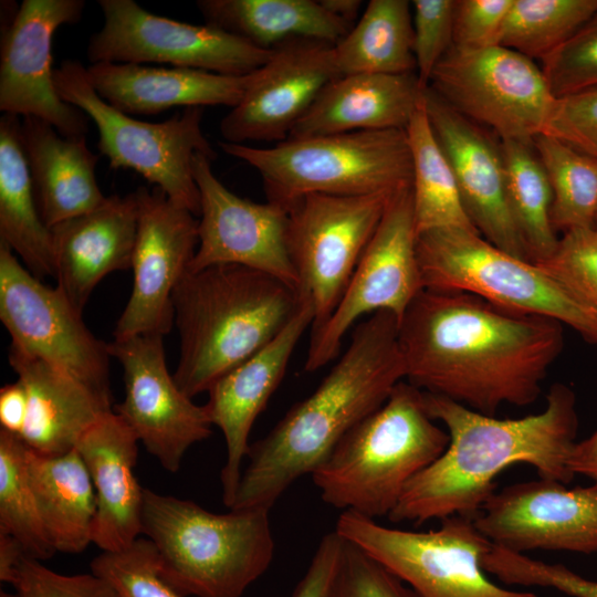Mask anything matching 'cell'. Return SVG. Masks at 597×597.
Returning <instances> with one entry per match:
<instances>
[{"label":"cell","mask_w":597,"mask_h":597,"mask_svg":"<svg viewBox=\"0 0 597 597\" xmlns=\"http://www.w3.org/2000/svg\"><path fill=\"white\" fill-rule=\"evenodd\" d=\"M597 11V0H513L496 44L543 60Z\"/></svg>","instance_id":"8d00e7d4"},{"label":"cell","mask_w":597,"mask_h":597,"mask_svg":"<svg viewBox=\"0 0 597 597\" xmlns=\"http://www.w3.org/2000/svg\"><path fill=\"white\" fill-rule=\"evenodd\" d=\"M594 229L597 230V216H596V219H595Z\"/></svg>","instance_id":"11a10c76"},{"label":"cell","mask_w":597,"mask_h":597,"mask_svg":"<svg viewBox=\"0 0 597 597\" xmlns=\"http://www.w3.org/2000/svg\"><path fill=\"white\" fill-rule=\"evenodd\" d=\"M411 187L394 193L363 252L339 303L324 326L311 335L304 369L315 371L335 359L356 321L379 311L400 322L423 290L417 258Z\"/></svg>","instance_id":"9a60e30c"},{"label":"cell","mask_w":597,"mask_h":597,"mask_svg":"<svg viewBox=\"0 0 597 597\" xmlns=\"http://www.w3.org/2000/svg\"><path fill=\"white\" fill-rule=\"evenodd\" d=\"M568 463L574 475H584L597 484V430L575 443Z\"/></svg>","instance_id":"f907efd6"},{"label":"cell","mask_w":597,"mask_h":597,"mask_svg":"<svg viewBox=\"0 0 597 597\" xmlns=\"http://www.w3.org/2000/svg\"><path fill=\"white\" fill-rule=\"evenodd\" d=\"M28 395L23 385L17 380L0 389L1 429L20 437L28 416Z\"/></svg>","instance_id":"681fc988"},{"label":"cell","mask_w":597,"mask_h":597,"mask_svg":"<svg viewBox=\"0 0 597 597\" xmlns=\"http://www.w3.org/2000/svg\"><path fill=\"white\" fill-rule=\"evenodd\" d=\"M91 572L118 597H182L160 576L156 549L144 536L125 549L102 552L91 562Z\"/></svg>","instance_id":"f35d334b"},{"label":"cell","mask_w":597,"mask_h":597,"mask_svg":"<svg viewBox=\"0 0 597 597\" xmlns=\"http://www.w3.org/2000/svg\"><path fill=\"white\" fill-rule=\"evenodd\" d=\"M0 320L10 348L67 373L112 400L108 344L57 289L45 285L0 241Z\"/></svg>","instance_id":"7c38bea8"},{"label":"cell","mask_w":597,"mask_h":597,"mask_svg":"<svg viewBox=\"0 0 597 597\" xmlns=\"http://www.w3.org/2000/svg\"><path fill=\"white\" fill-rule=\"evenodd\" d=\"M138 228L132 260L133 290L114 336L166 335L175 324L172 294L198 247L199 220L158 187L137 189Z\"/></svg>","instance_id":"ac0fdd59"},{"label":"cell","mask_w":597,"mask_h":597,"mask_svg":"<svg viewBox=\"0 0 597 597\" xmlns=\"http://www.w3.org/2000/svg\"><path fill=\"white\" fill-rule=\"evenodd\" d=\"M197 7L207 24L266 50L296 39L334 45L352 28L320 0H199Z\"/></svg>","instance_id":"1f68e13d"},{"label":"cell","mask_w":597,"mask_h":597,"mask_svg":"<svg viewBox=\"0 0 597 597\" xmlns=\"http://www.w3.org/2000/svg\"><path fill=\"white\" fill-rule=\"evenodd\" d=\"M471 122L488 125L502 140L533 144L545 133L556 97L532 59L502 45L451 46L429 85Z\"/></svg>","instance_id":"8fae6325"},{"label":"cell","mask_w":597,"mask_h":597,"mask_svg":"<svg viewBox=\"0 0 597 597\" xmlns=\"http://www.w3.org/2000/svg\"><path fill=\"white\" fill-rule=\"evenodd\" d=\"M320 2L331 14L352 27L363 3L360 0H320Z\"/></svg>","instance_id":"f5cc1de1"},{"label":"cell","mask_w":597,"mask_h":597,"mask_svg":"<svg viewBox=\"0 0 597 597\" xmlns=\"http://www.w3.org/2000/svg\"><path fill=\"white\" fill-rule=\"evenodd\" d=\"M392 195L312 193L289 208V254L300 291L314 305L311 335L339 303Z\"/></svg>","instance_id":"4fadbf2b"},{"label":"cell","mask_w":597,"mask_h":597,"mask_svg":"<svg viewBox=\"0 0 597 597\" xmlns=\"http://www.w3.org/2000/svg\"><path fill=\"white\" fill-rule=\"evenodd\" d=\"M510 209L530 260L549 258L559 237L551 220L553 192L533 144L502 140Z\"/></svg>","instance_id":"e575fe53"},{"label":"cell","mask_w":597,"mask_h":597,"mask_svg":"<svg viewBox=\"0 0 597 597\" xmlns=\"http://www.w3.org/2000/svg\"><path fill=\"white\" fill-rule=\"evenodd\" d=\"M87 77L97 94L116 109L130 115H154L172 107L223 105L235 107L254 78L197 69L133 63H93Z\"/></svg>","instance_id":"484cf974"},{"label":"cell","mask_w":597,"mask_h":597,"mask_svg":"<svg viewBox=\"0 0 597 597\" xmlns=\"http://www.w3.org/2000/svg\"><path fill=\"white\" fill-rule=\"evenodd\" d=\"M313 320L314 305L306 294L294 317L268 345L221 376L207 391L205 406L210 421L220 429L226 442L220 479L223 503L229 509L241 479L242 461L250 451L251 429L282 381L290 358Z\"/></svg>","instance_id":"603a6c76"},{"label":"cell","mask_w":597,"mask_h":597,"mask_svg":"<svg viewBox=\"0 0 597 597\" xmlns=\"http://www.w3.org/2000/svg\"><path fill=\"white\" fill-rule=\"evenodd\" d=\"M270 510L219 514L144 489L142 536L156 549L160 576L180 596L241 597L273 561Z\"/></svg>","instance_id":"5b68a950"},{"label":"cell","mask_w":597,"mask_h":597,"mask_svg":"<svg viewBox=\"0 0 597 597\" xmlns=\"http://www.w3.org/2000/svg\"><path fill=\"white\" fill-rule=\"evenodd\" d=\"M536 264L597 314V230L564 232L554 253Z\"/></svg>","instance_id":"ab89813d"},{"label":"cell","mask_w":597,"mask_h":597,"mask_svg":"<svg viewBox=\"0 0 597 597\" xmlns=\"http://www.w3.org/2000/svg\"><path fill=\"white\" fill-rule=\"evenodd\" d=\"M0 597H20V596H19L17 593L11 594V593L1 590V591H0Z\"/></svg>","instance_id":"db71d44e"},{"label":"cell","mask_w":597,"mask_h":597,"mask_svg":"<svg viewBox=\"0 0 597 597\" xmlns=\"http://www.w3.org/2000/svg\"><path fill=\"white\" fill-rule=\"evenodd\" d=\"M334 531L386 566L418 597H537L489 577L482 558L492 542L471 517L453 515L436 530L417 532L344 511Z\"/></svg>","instance_id":"30bf717a"},{"label":"cell","mask_w":597,"mask_h":597,"mask_svg":"<svg viewBox=\"0 0 597 597\" xmlns=\"http://www.w3.org/2000/svg\"><path fill=\"white\" fill-rule=\"evenodd\" d=\"M339 76L415 73L413 24L407 0H371L348 33L333 45Z\"/></svg>","instance_id":"d6a6232c"},{"label":"cell","mask_w":597,"mask_h":597,"mask_svg":"<svg viewBox=\"0 0 597 597\" xmlns=\"http://www.w3.org/2000/svg\"><path fill=\"white\" fill-rule=\"evenodd\" d=\"M103 27L87 45L90 62L164 63L226 75L262 67L274 50L255 46L210 24L154 14L133 0H98Z\"/></svg>","instance_id":"5bb4252c"},{"label":"cell","mask_w":597,"mask_h":597,"mask_svg":"<svg viewBox=\"0 0 597 597\" xmlns=\"http://www.w3.org/2000/svg\"><path fill=\"white\" fill-rule=\"evenodd\" d=\"M138 216L136 189L51 228L56 287L80 312L106 275L132 268Z\"/></svg>","instance_id":"cb8c5ba5"},{"label":"cell","mask_w":597,"mask_h":597,"mask_svg":"<svg viewBox=\"0 0 597 597\" xmlns=\"http://www.w3.org/2000/svg\"><path fill=\"white\" fill-rule=\"evenodd\" d=\"M83 0H23L6 20L0 45V109L36 117L62 136L83 137L88 116L59 95L52 67V39L82 18Z\"/></svg>","instance_id":"e0dca14e"},{"label":"cell","mask_w":597,"mask_h":597,"mask_svg":"<svg viewBox=\"0 0 597 597\" xmlns=\"http://www.w3.org/2000/svg\"><path fill=\"white\" fill-rule=\"evenodd\" d=\"M425 90L417 73L341 75L322 90L287 138L406 129Z\"/></svg>","instance_id":"4316f807"},{"label":"cell","mask_w":597,"mask_h":597,"mask_svg":"<svg viewBox=\"0 0 597 597\" xmlns=\"http://www.w3.org/2000/svg\"><path fill=\"white\" fill-rule=\"evenodd\" d=\"M534 149L547 174L553 201L551 220L556 232L594 228L597 216V158L541 134Z\"/></svg>","instance_id":"d590c367"},{"label":"cell","mask_w":597,"mask_h":597,"mask_svg":"<svg viewBox=\"0 0 597 597\" xmlns=\"http://www.w3.org/2000/svg\"><path fill=\"white\" fill-rule=\"evenodd\" d=\"M413 54L420 84L428 87L432 72L453 45L454 0H413Z\"/></svg>","instance_id":"7bdbcfd3"},{"label":"cell","mask_w":597,"mask_h":597,"mask_svg":"<svg viewBox=\"0 0 597 597\" xmlns=\"http://www.w3.org/2000/svg\"><path fill=\"white\" fill-rule=\"evenodd\" d=\"M417 258L423 289L463 292L500 308L553 318L597 345V314L536 263L514 256L476 230L420 233Z\"/></svg>","instance_id":"ba28073f"},{"label":"cell","mask_w":597,"mask_h":597,"mask_svg":"<svg viewBox=\"0 0 597 597\" xmlns=\"http://www.w3.org/2000/svg\"><path fill=\"white\" fill-rule=\"evenodd\" d=\"M398 339L408 383L488 416L533 404L564 347L553 318L426 289L401 317Z\"/></svg>","instance_id":"6da1fadb"},{"label":"cell","mask_w":597,"mask_h":597,"mask_svg":"<svg viewBox=\"0 0 597 597\" xmlns=\"http://www.w3.org/2000/svg\"><path fill=\"white\" fill-rule=\"evenodd\" d=\"M138 438L114 410L100 418L80 439V452L96 495L92 543L117 552L142 536L144 489L135 475Z\"/></svg>","instance_id":"d4e9b609"},{"label":"cell","mask_w":597,"mask_h":597,"mask_svg":"<svg viewBox=\"0 0 597 597\" xmlns=\"http://www.w3.org/2000/svg\"><path fill=\"white\" fill-rule=\"evenodd\" d=\"M273 50L242 101L222 118L223 142L285 140L322 90L339 76L333 44L296 39Z\"/></svg>","instance_id":"44dd1931"},{"label":"cell","mask_w":597,"mask_h":597,"mask_svg":"<svg viewBox=\"0 0 597 597\" xmlns=\"http://www.w3.org/2000/svg\"><path fill=\"white\" fill-rule=\"evenodd\" d=\"M0 532L13 536L28 557L44 561L55 553L45 533L28 469V446L0 430Z\"/></svg>","instance_id":"74e56055"},{"label":"cell","mask_w":597,"mask_h":597,"mask_svg":"<svg viewBox=\"0 0 597 597\" xmlns=\"http://www.w3.org/2000/svg\"><path fill=\"white\" fill-rule=\"evenodd\" d=\"M555 97L597 85V11L562 46L542 60Z\"/></svg>","instance_id":"b9f144b4"},{"label":"cell","mask_w":597,"mask_h":597,"mask_svg":"<svg viewBox=\"0 0 597 597\" xmlns=\"http://www.w3.org/2000/svg\"><path fill=\"white\" fill-rule=\"evenodd\" d=\"M422 395L429 416L444 425L449 444L406 485L388 515L391 522L474 519L494 493L496 476L516 463L565 484L575 476L568 462L578 417L575 392L567 385L553 384L545 408L517 419H498L439 395Z\"/></svg>","instance_id":"7a4b0ae2"},{"label":"cell","mask_w":597,"mask_h":597,"mask_svg":"<svg viewBox=\"0 0 597 597\" xmlns=\"http://www.w3.org/2000/svg\"><path fill=\"white\" fill-rule=\"evenodd\" d=\"M512 3L513 0L455 1L453 46L472 50L496 45Z\"/></svg>","instance_id":"7dc6e473"},{"label":"cell","mask_w":597,"mask_h":597,"mask_svg":"<svg viewBox=\"0 0 597 597\" xmlns=\"http://www.w3.org/2000/svg\"><path fill=\"white\" fill-rule=\"evenodd\" d=\"M24 557L28 556L21 544L13 536L0 532V580L2 583H12Z\"/></svg>","instance_id":"816d5d0a"},{"label":"cell","mask_w":597,"mask_h":597,"mask_svg":"<svg viewBox=\"0 0 597 597\" xmlns=\"http://www.w3.org/2000/svg\"><path fill=\"white\" fill-rule=\"evenodd\" d=\"M63 101L83 111L98 132L97 148L113 169H133L176 205L200 214V193L192 174L197 154L216 158L201 123L203 108L188 107L167 121L149 123L105 102L91 85L86 67L64 60L54 70Z\"/></svg>","instance_id":"9c48e42d"},{"label":"cell","mask_w":597,"mask_h":597,"mask_svg":"<svg viewBox=\"0 0 597 597\" xmlns=\"http://www.w3.org/2000/svg\"><path fill=\"white\" fill-rule=\"evenodd\" d=\"M474 517L494 545L515 553L535 549L597 552V484L569 489L542 479L494 492Z\"/></svg>","instance_id":"ffe728a7"},{"label":"cell","mask_w":597,"mask_h":597,"mask_svg":"<svg viewBox=\"0 0 597 597\" xmlns=\"http://www.w3.org/2000/svg\"><path fill=\"white\" fill-rule=\"evenodd\" d=\"M406 133L412 164L411 192L417 235L446 228L476 230L464 209L451 165L432 129L425 95Z\"/></svg>","instance_id":"836d02e7"},{"label":"cell","mask_w":597,"mask_h":597,"mask_svg":"<svg viewBox=\"0 0 597 597\" xmlns=\"http://www.w3.org/2000/svg\"><path fill=\"white\" fill-rule=\"evenodd\" d=\"M0 241L38 279L54 276L53 234L43 221L21 142V117L0 118Z\"/></svg>","instance_id":"f546056e"},{"label":"cell","mask_w":597,"mask_h":597,"mask_svg":"<svg viewBox=\"0 0 597 597\" xmlns=\"http://www.w3.org/2000/svg\"><path fill=\"white\" fill-rule=\"evenodd\" d=\"M253 167L268 201L289 208L304 196L392 195L411 187L406 129H381L287 138L271 147L219 142Z\"/></svg>","instance_id":"52a82bcc"},{"label":"cell","mask_w":597,"mask_h":597,"mask_svg":"<svg viewBox=\"0 0 597 597\" xmlns=\"http://www.w3.org/2000/svg\"><path fill=\"white\" fill-rule=\"evenodd\" d=\"M344 544L335 531L321 540L292 597H333Z\"/></svg>","instance_id":"c3c4849f"},{"label":"cell","mask_w":597,"mask_h":597,"mask_svg":"<svg viewBox=\"0 0 597 597\" xmlns=\"http://www.w3.org/2000/svg\"><path fill=\"white\" fill-rule=\"evenodd\" d=\"M20 597H118L113 587L93 574L63 575L24 557L11 583Z\"/></svg>","instance_id":"bcb514c9"},{"label":"cell","mask_w":597,"mask_h":597,"mask_svg":"<svg viewBox=\"0 0 597 597\" xmlns=\"http://www.w3.org/2000/svg\"><path fill=\"white\" fill-rule=\"evenodd\" d=\"M21 142L41 217L49 228L90 212L107 199L96 179L98 156L86 136L65 137L36 118H21Z\"/></svg>","instance_id":"f1b7e54d"},{"label":"cell","mask_w":597,"mask_h":597,"mask_svg":"<svg viewBox=\"0 0 597 597\" xmlns=\"http://www.w3.org/2000/svg\"><path fill=\"white\" fill-rule=\"evenodd\" d=\"M448 444L447 430L427 412L422 390L401 380L311 476L326 504L375 520L391 513L409 481Z\"/></svg>","instance_id":"8992f818"},{"label":"cell","mask_w":597,"mask_h":597,"mask_svg":"<svg viewBox=\"0 0 597 597\" xmlns=\"http://www.w3.org/2000/svg\"><path fill=\"white\" fill-rule=\"evenodd\" d=\"M544 134L597 158V85L556 97Z\"/></svg>","instance_id":"f6af8a7d"},{"label":"cell","mask_w":597,"mask_h":597,"mask_svg":"<svg viewBox=\"0 0 597 597\" xmlns=\"http://www.w3.org/2000/svg\"><path fill=\"white\" fill-rule=\"evenodd\" d=\"M482 566L505 584L553 588L570 597H597V582L562 564L537 561L493 543L482 558Z\"/></svg>","instance_id":"60d3db41"},{"label":"cell","mask_w":597,"mask_h":597,"mask_svg":"<svg viewBox=\"0 0 597 597\" xmlns=\"http://www.w3.org/2000/svg\"><path fill=\"white\" fill-rule=\"evenodd\" d=\"M108 350L125 384L124 400L113 410L165 470L177 472L189 448L211 436L206 406L195 404L169 373L164 335L115 337Z\"/></svg>","instance_id":"2e32d148"},{"label":"cell","mask_w":597,"mask_h":597,"mask_svg":"<svg viewBox=\"0 0 597 597\" xmlns=\"http://www.w3.org/2000/svg\"><path fill=\"white\" fill-rule=\"evenodd\" d=\"M214 158L197 154L192 174L200 193L198 247L189 270L238 264L300 290L287 250L289 210L254 202L229 190L213 174Z\"/></svg>","instance_id":"d6986e66"},{"label":"cell","mask_w":597,"mask_h":597,"mask_svg":"<svg viewBox=\"0 0 597 597\" xmlns=\"http://www.w3.org/2000/svg\"><path fill=\"white\" fill-rule=\"evenodd\" d=\"M425 105L474 228L503 251L531 261L510 209L501 146L429 86Z\"/></svg>","instance_id":"7402d4cb"},{"label":"cell","mask_w":597,"mask_h":597,"mask_svg":"<svg viewBox=\"0 0 597 597\" xmlns=\"http://www.w3.org/2000/svg\"><path fill=\"white\" fill-rule=\"evenodd\" d=\"M9 363L28 395V416L20 434L34 452L64 454L105 413L112 400L67 373L10 348Z\"/></svg>","instance_id":"83f0119b"},{"label":"cell","mask_w":597,"mask_h":597,"mask_svg":"<svg viewBox=\"0 0 597 597\" xmlns=\"http://www.w3.org/2000/svg\"><path fill=\"white\" fill-rule=\"evenodd\" d=\"M28 469L39 513L55 552L85 551L92 543L96 495L77 449L45 455L28 447Z\"/></svg>","instance_id":"4dcf8cb0"},{"label":"cell","mask_w":597,"mask_h":597,"mask_svg":"<svg viewBox=\"0 0 597 597\" xmlns=\"http://www.w3.org/2000/svg\"><path fill=\"white\" fill-rule=\"evenodd\" d=\"M399 322L379 311L359 323L316 389L251 444L230 509H271L300 478L312 474L343 437L377 410L404 378Z\"/></svg>","instance_id":"3957f363"},{"label":"cell","mask_w":597,"mask_h":597,"mask_svg":"<svg viewBox=\"0 0 597 597\" xmlns=\"http://www.w3.org/2000/svg\"><path fill=\"white\" fill-rule=\"evenodd\" d=\"M333 597H418V595L381 563L345 541Z\"/></svg>","instance_id":"ee69618b"},{"label":"cell","mask_w":597,"mask_h":597,"mask_svg":"<svg viewBox=\"0 0 597 597\" xmlns=\"http://www.w3.org/2000/svg\"><path fill=\"white\" fill-rule=\"evenodd\" d=\"M306 294L238 264L189 270L172 294L179 358L174 378L190 398L268 345Z\"/></svg>","instance_id":"277c9868"}]
</instances>
